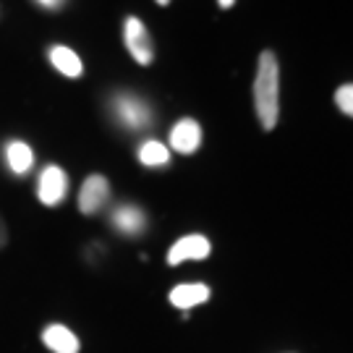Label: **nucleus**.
Segmentation results:
<instances>
[{"label":"nucleus","mask_w":353,"mask_h":353,"mask_svg":"<svg viewBox=\"0 0 353 353\" xmlns=\"http://www.w3.org/2000/svg\"><path fill=\"white\" fill-rule=\"evenodd\" d=\"M139 160H141V165H147V168H163V165L170 163V152H168L165 144L152 139V141H144V144H141Z\"/></svg>","instance_id":"ddd939ff"},{"label":"nucleus","mask_w":353,"mask_h":353,"mask_svg":"<svg viewBox=\"0 0 353 353\" xmlns=\"http://www.w3.org/2000/svg\"><path fill=\"white\" fill-rule=\"evenodd\" d=\"M110 199V183L105 176H89L79 191V210L84 214L100 212Z\"/></svg>","instance_id":"39448f33"},{"label":"nucleus","mask_w":353,"mask_h":353,"mask_svg":"<svg viewBox=\"0 0 353 353\" xmlns=\"http://www.w3.org/2000/svg\"><path fill=\"white\" fill-rule=\"evenodd\" d=\"M210 299V288L204 283H183L170 290V303L178 309H194Z\"/></svg>","instance_id":"6e6552de"},{"label":"nucleus","mask_w":353,"mask_h":353,"mask_svg":"<svg viewBox=\"0 0 353 353\" xmlns=\"http://www.w3.org/2000/svg\"><path fill=\"white\" fill-rule=\"evenodd\" d=\"M42 8H48V11H58L61 6H63V0H37Z\"/></svg>","instance_id":"2eb2a0df"},{"label":"nucleus","mask_w":353,"mask_h":353,"mask_svg":"<svg viewBox=\"0 0 353 353\" xmlns=\"http://www.w3.org/2000/svg\"><path fill=\"white\" fill-rule=\"evenodd\" d=\"M254 108L262 128L272 131L280 115V65L275 52L265 50L259 55L256 79H254Z\"/></svg>","instance_id":"f257e3e1"},{"label":"nucleus","mask_w":353,"mask_h":353,"mask_svg":"<svg viewBox=\"0 0 353 353\" xmlns=\"http://www.w3.org/2000/svg\"><path fill=\"white\" fill-rule=\"evenodd\" d=\"M50 63L55 65V68H58L63 76H68V79H79V76H81V71H84L81 58H79L74 50L63 48V45H55V48H50Z\"/></svg>","instance_id":"9b49d317"},{"label":"nucleus","mask_w":353,"mask_h":353,"mask_svg":"<svg viewBox=\"0 0 353 353\" xmlns=\"http://www.w3.org/2000/svg\"><path fill=\"white\" fill-rule=\"evenodd\" d=\"M210 252H212V246L204 236H183V239H178L170 246L168 265L176 267L181 262H186V259H204V256H210Z\"/></svg>","instance_id":"423d86ee"},{"label":"nucleus","mask_w":353,"mask_h":353,"mask_svg":"<svg viewBox=\"0 0 353 353\" xmlns=\"http://www.w3.org/2000/svg\"><path fill=\"white\" fill-rule=\"evenodd\" d=\"M170 144H173V150L181 152V154L196 152L199 144H202V128H199V123H196L194 118L178 121L176 126H173V131H170Z\"/></svg>","instance_id":"0eeeda50"},{"label":"nucleus","mask_w":353,"mask_h":353,"mask_svg":"<svg viewBox=\"0 0 353 353\" xmlns=\"http://www.w3.org/2000/svg\"><path fill=\"white\" fill-rule=\"evenodd\" d=\"M335 105H338L345 115L353 118V84H345V87H341L335 92Z\"/></svg>","instance_id":"4468645a"},{"label":"nucleus","mask_w":353,"mask_h":353,"mask_svg":"<svg viewBox=\"0 0 353 353\" xmlns=\"http://www.w3.org/2000/svg\"><path fill=\"white\" fill-rule=\"evenodd\" d=\"M157 3H160V6H168V3H170V0H157Z\"/></svg>","instance_id":"a211bd4d"},{"label":"nucleus","mask_w":353,"mask_h":353,"mask_svg":"<svg viewBox=\"0 0 353 353\" xmlns=\"http://www.w3.org/2000/svg\"><path fill=\"white\" fill-rule=\"evenodd\" d=\"M115 118L128 128H144L152 121L150 105L134 94H118L113 102Z\"/></svg>","instance_id":"20e7f679"},{"label":"nucleus","mask_w":353,"mask_h":353,"mask_svg":"<svg viewBox=\"0 0 353 353\" xmlns=\"http://www.w3.org/2000/svg\"><path fill=\"white\" fill-rule=\"evenodd\" d=\"M123 42H126L131 58L141 65H150L154 61V45H152V34L147 26L141 24L137 16H128L123 21Z\"/></svg>","instance_id":"f03ea898"},{"label":"nucleus","mask_w":353,"mask_h":353,"mask_svg":"<svg viewBox=\"0 0 353 353\" xmlns=\"http://www.w3.org/2000/svg\"><path fill=\"white\" fill-rule=\"evenodd\" d=\"M42 343L52 353H79V338L63 325H50L42 332Z\"/></svg>","instance_id":"9d476101"},{"label":"nucleus","mask_w":353,"mask_h":353,"mask_svg":"<svg viewBox=\"0 0 353 353\" xmlns=\"http://www.w3.org/2000/svg\"><path fill=\"white\" fill-rule=\"evenodd\" d=\"M113 225L126 236H137L147 228V217L137 204H121L113 212Z\"/></svg>","instance_id":"1a4fd4ad"},{"label":"nucleus","mask_w":353,"mask_h":353,"mask_svg":"<svg viewBox=\"0 0 353 353\" xmlns=\"http://www.w3.org/2000/svg\"><path fill=\"white\" fill-rule=\"evenodd\" d=\"M8 243V230H6V223H3V217H0V249Z\"/></svg>","instance_id":"dca6fc26"},{"label":"nucleus","mask_w":353,"mask_h":353,"mask_svg":"<svg viewBox=\"0 0 353 353\" xmlns=\"http://www.w3.org/2000/svg\"><path fill=\"white\" fill-rule=\"evenodd\" d=\"M217 3H220V8H230L236 0H217Z\"/></svg>","instance_id":"f3484780"},{"label":"nucleus","mask_w":353,"mask_h":353,"mask_svg":"<svg viewBox=\"0 0 353 353\" xmlns=\"http://www.w3.org/2000/svg\"><path fill=\"white\" fill-rule=\"evenodd\" d=\"M65 191H68V176H65V170L58 168V165H48L42 170L37 183L39 202L48 204V207H55V204H61L65 199Z\"/></svg>","instance_id":"7ed1b4c3"},{"label":"nucleus","mask_w":353,"mask_h":353,"mask_svg":"<svg viewBox=\"0 0 353 353\" xmlns=\"http://www.w3.org/2000/svg\"><path fill=\"white\" fill-rule=\"evenodd\" d=\"M6 160H8V168H11L16 176H24L29 173V168L34 163V154L26 147L24 141H11L6 147Z\"/></svg>","instance_id":"f8f14e48"}]
</instances>
